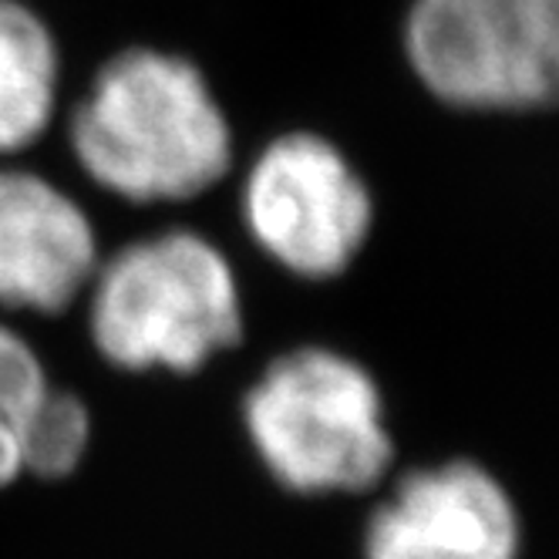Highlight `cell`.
Here are the masks:
<instances>
[{
	"instance_id": "1",
	"label": "cell",
	"mask_w": 559,
	"mask_h": 559,
	"mask_svg": "<svg viewBox=\"0 0 559 559\" xmlns=\"http://www.w3.org/2000/svg\"><path fill=\"white\" fill-rule=\"evenodd\" d=\"M78 169L135 206L189 203L233 169V129L182 55L129 48L105 61L68 122Z\"/></svg>"
},
{
	"instance_id": "2",
	"label": "cell",
	"mask_w": 559,
	"mask_h": 559,
	"mask_svg": "<svg viewBox=\"0 0 559 559\" xmlns=\"http://www.w3.org/2000/svg\"><path fill=\"white\" fill-rule=\"evenodd\" d=\"M85 307L92 347L129 374H195L247 334L243 287L229 257L189 226L102 257Z\"/></svg>"
},
{
	"instance_id": "3",
	"label": "cell",
	"mask_w": 559,
	"mask_h": 559,
	"mask_svg": "<svg viewBox=\"0 0 559 559\" xmlns=\"http://www.w3.org/2000/svg\"><path fill=\"white\" fill-rule=\"evenodd\" d=\"M247 442L266 475L294 496H357L394 465L384 391L350 354L304 344L284 350L247 388Z\"/></svg>"
},
{
	"instance_id": "4",
	"label": "cell",
	"mask_w": 559,
	"mask_h": 559,
	"mask_svg": "<svg viewBox=\"0 0 559 559\" xmlns=\"http://www.w3.org/2000/svg\"><path fill=\"white\" fill-rule=\"evenodd\" d=\"M405 55L425 92L449 108H546L559 85V0H415Z\"/></svg>"
},
{
	"instance_id": "5",
	"label": "cell",
	"mask_w": 559,
	"mask_h": 559,
	"mask_svg": "<svg viewBox=\"0 0 559 559\" xmlns=\"http://www.w3.org/2000/svg\"><path fill=\"white\" fill-rule=\"evenodd\" d=\"M239 216L266 260L307 284H328L365 253L378 206L341 145L297 129L253 155L239 189Z\"/></svg>"
},
{
	"instance_id": "6",
	"label": "cell",
	"mask_w": 559,
	"mask_h": 559,
	"mask_svg": "<svg viewBox=\"0 0 559 559\" xmlns=\"http://www.w3.org/2000/svg\"><path fill=\"white\" fill-rule=\"evenodd\" d=\"M523 519L483 462L449 459L394 478L361 536L365 559H519Z\"/></svg>"
},
{
	"instance_id": "7",
	"label": "cell",
	"mask_w": 559,
	"mask_h": 559,
	"mask_svg": "<svg viewBox=\"0 0 559 559\" xmlns=\"http://www.w3.org/2000/svg\"><path fill=\"white\" fill-rule=\"evenodd\" d=\"M102 250L92 216L34 169H0V307L64 313L85 300Z\"/></svg>"
},
{
	"instance_id": "8",
	"label": "cell",
	"mask_w": 559,
	"mask_h": 559,
	"mask_svg": "<svg viewBox=\"0 0 559 559\" xmlns=\"http://www.w3.org/2000/svg\"><path fill=\"white\" fill-rule=\"evenodd\" d=\"M58 78L48 24L17 0H0V155H17L48 132Z\"/></svg>"
},
{
	"instance_id": "9",
	"label": "cell",
	"mask_w": 559,
	"mask_h": 559,
	"mask_svg": "<svg viewBox=\"0 0 559 559\" xmlns=\"http://www.w3.org/2000/svg\"><path fill=\"white\" fill-rule=\"evenodd\" d=\"M51 388L34 344L0 321V489L24 478V435Z\"/></svg>"
},
{
	"instance_id": "10",
	"label": "cell",
	"mask_w": 559,
	"mask_h": 559,
	"mask_svg": "<svg viewBox=\"0 0 559 559\" xmlns=\"http://www.w3.org/2000/svg\"><path fill=\"white\" fill-rule=\"evenodd\" d=\"M92 449V412L82 394L51 384L24 435V475L58 483L78 472Z\"/></svg>"
}]
</instances>
